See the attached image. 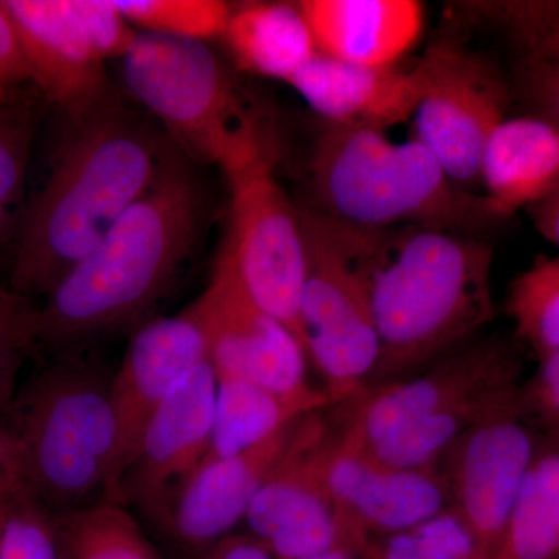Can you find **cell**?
I'll list each match as a JSON object with an SVG mask.
<instances>
[{
	"mask_svg": "<svg viewBox=\"0 0 559 559\" xmlns=\"http://www.w3.org/2000/svg\"><path fill=\"white\" fill-rule=\"evenodd\" d=\"M112 377L86 347L55 352L16 389L3 415L22 489L51 516L108 495L119 441Z\"/></svg>",
	"mask_w": 559,
	"mask_h": 559,
	"instance_id": "5",
	"label": "cell"
},
{
	"mask_svg": "<svg viewBox=\"0 0 559 559\" xmlns=\"http://www.w3.org/2000/svg\"><path fill=\"white\" fill-rule=\"evenodd\" d=\"M330 404L329 395L286 399L249 381L218 380L210 448L201 465L241 454L289 423Z\"/></svg>",
	"mask_w": 559,
	"mask_h": 559,
	"instance_id": "23",
	"label": "cell"
},
{
	"mask_svg": "<svg viewBox=\"0 0 559 559\" xmlns=\"http://www.w3.org/2000/svg\"><path fill=\"white\" fill-rule=\"evenodd\" d=\"M21 216L13 210L0 207V250L10 242H16L20 234Z\"/></svg>",
	"mask_w": 559,
	"mask_h": 559,
	"instance_id": "39",
	"label": "cell"
},
{
	"mask_svg": "<svg viewBox=\"0 0 559 559\" xmlns=\"http://www.w3.org/2000/svg\"><path fill=\"white\" fill-rule=\"evenodd\" d=\"M318 53L367 68H393L425 27L417 0H301Z\"/></svg>",
	"mask_w": 559,
	"mask_h": 559,
	"instance_id": "20",
	"label": "cell"
},
{
	"mask_svg": "<svg viewBox=\"0 0 559 559\" xmlns=\"http://www.w3.org/2000/svg\"><path fill=\"white\" fill-rule=\"evenodd\" d=\"M535 229L559 249V182L549 194L527 210Z\"/></svg>",
	"mask_w": 559,
	"mask_h": 559,
	"instance_id": "37",
	"label": "cell"
},
{
	"mask_svg": "<svg viewBox=\"0 0 559 559\" xmlns=\"http://www.w3.org/2000/svg\"><path fill=\"white\" fill-rule=\"evenodd\" d=\"M121 61L128 92L193 164L224 175L271 153L266 132L207 43L140 33Z\"/></svg>",
	"mask_w": 559,
	"mask_h": 559,
	"instance_id": "7",
	"label": "cell"
},
{
	"mask_svg": "<svg viewBox=\"0 0 559 559\" xmlns=\"http://www.w3.org/2000/svg\"><path fill=\"white\" fill-rule=\"evenodd\" d=\"M201 559H274V557L253 536L229 535L210 547Z\"/></svg>",
	"mask_w": 559,
	"mask_h": 559,
	"instance_id": "36",
	"label": "cell"
},
{
	"mask_svg": "<svg viewBox=\"0 0 559 559\" xmlns=\"http://www.w3.org/2000/svg\"><path fill=\"white\" fill-rule=\"evenodd\" d=\"M559 182V127L540 116L507 117L480 165L484 197L502 218L528 210Z\"/></svg>",
	"mask_w": 559,
	"mask_h": 559,
	"instance_id": "21",
	"label": "cell"
},
{
	"mask_svg": "<svg viewBox=\"0 0 559 559\" xmlns=\"http://www.w3.org/2000/svg\"><path fill=\"white\" fill-rule=\"evenodd\" d=\"M288 84L323 123L385 132L414 119L426 73L421 61L411 70L367 68L316 53Z\"/></svg>",
	"mask_w": 559,
	"mask_h": 559,
	"instance_id": "19",
	"label": "cell"
},
{
	"mask_svg": "<svg viewBox=\"0 0 559 559\" xmlns=\"http://www.w3.org/2000/svg\"><path fill=\"white\" fill-rule=\"evenodd\" d=\"M307 559H355L352 558V555L348 551L344 550H330L325 551V554L316 555V557L307 558Z\"/></svg>",
	"mask_w": 559,
	"mask_h": 559,
	"instance_id": "40",
	"label": "cell"
},
{
	"mask_svg": "<svg viewBox=\"0 0 559 559\" xmlns=\"http://www.w3.org/2000/svg\"><path fill=\"white\" fill-rule=\"evenodd\" d=\"M322 411L297 423L277 465L261 485L245 521L272 557L307 559L345 550L329 485L326 460L336 428Z\"/></svg>",
	"mask_w": 559,
	"mask_h": 559,
	"instance_id": "11",
	"label": "cell"
},
{
	"mask_svg": "<svg viewBox=\"0 0 559 559\" xmlns=\"http://www.w3.org/2000/svg\"><path fill=\"white\" fill-rule=\"evenodd\" d=\"M492 559H559V450L538 452Z\"/></svg>",
	"mask_w": 559,
	"mask_h": 559,
	"instance_id": "24",
	"label": "cell"
},
{
	"mask_svg": "<svg viewBox=\"0 0 559 559\" xmlns=\"http://www.w3.org/2000/svg\"><path fill=\"white\" fill-rule=\"evenodd\" d=\"M230 226L226 246L242 286L259 307L300 342L305 241L299 205L274 175V153H263L226 175ZM307 355V353H305Z\"/></svg>",
	"mask_w": 559,
	"mask_h": 559,
	"instance_id": "9",
	"label": "cell"
},
{
	"mask_svg": "<svg viewBox=\"0 0 559 559\" xmlns=\"http://www.w3.org/2000/svg\"><path fill=\"white\" fill-rule=\"evenodd\" d=\"M536 457L538 448L521 393L520 400L469 430L441 459L450 510L468 528L485 559L499 550Z\"/></svg>",
	"mask_w": 559,
	"mask_h": 559,
	"instance_id": "14",
	"label": "cell"
},
{
	"mask_svg": "<svg viewBox=\"0 0 559 559\" xmlns=\"http://www.w3.org/2000/svg\"><path fill=\"white\" fill-rule=\"evenodd\" d=\"M358 230L380 340L369 388L418 374L495 319L485 238L411 226Z\"/></svg>",
	"mask_w": 559,
	"mask_h": 559,
	"instance_id": "3",
	"label": "cell"
},
{
	"mask_svg": "<svg viewBox=\"0 0 559 559\" xmlns=\"http://www.w3.org/2000/svg\"><path fill=\"white\" fill-rule=\"evenodd\" d=\"M13 495V492H11ZM11 495H0V536H2L3 524H5L7 511Z\"/></svg>",
	"mask_w": 559,
	"mask_h": 559,
	"instance_id": "41",
	"label": "cell"
},
{
	"mask_svg": "<svg viewBox=\"0 0 559 559\" xmlns=\"http://www.w3.org/2000/svg\"><path fill=\"white\" fill-rule=\"evenodd\" d=\"M33 83L9 10L0 0V94Z\"/></svg>",
	"mask_w": 559,
	"mask_h": 559,
	"instance_id": "35",
	"label": "cell"
},
{
	"mask_svg": "<svg viewBox=\"0 0 559 559\" xmlns=\"http://www.w3.org/2000/svg\"><path fill=\"white\" fill-rule=\"evenodd\" d=\"M33 84L62 117H75L112 94L106 62L92 47L73 0H3Z\"/></svg>",
	"mask_w": 559,
	"mask_h": 559,
	"instance_id": "17",
	"label": "cell"
},
{
	"mask_svg": "<svg viewBox=\"0 0 559 559\" xmlns=\"http://www.w3.org/2000/svg\"><path fill=\"white\" fill-rule=\"evenodd\" d=\"M60 559H162L134 514L103 502L51 516Z\"/></svg>",
	"mask_w": 559,
	"mask_h": 559,
	"instance_id": "26",
	"label": "cell"
},
{
	"mask_svg": "<svg viewBox=\"0 0 559 559\" xmlns=\"http://www.w3.org/2000/svg\"><path fill=\"white\" fill-rule=\"evenodd\" d=\"M68 121L49 176L21 215L10 288L47 297L159 175L170 139L116 92Z\"/></svg>",
	"mask_w": 559,
	"mask_h": 559,
	"instance_id": "1",
	"label": "cell"
},
{
	"mask_svg": "<svg viewBox=\"0 0 559 559\" xmlns=\"http://www.w3.org/2000/svg\"><path fill=\"white\" fill-rule=\"evenodd\" d=\"M0 559H60L51 514L24 491L10 496Z\"/></svg>",
	"mask_w": 559,
	"mask_h": 559,
	"instance_id": "32",
	"label": "cell"
},
{
	"mask_svg": "<svg viewBox=\"0 0 559 559\" xmlns=\"http://www.w3.org/2000/svg\"><path fill=\"white\" fill-rule=\"evenodd\" d=\"M498 11L520 44L524 94L538 116L559 127V3H510Z\"/></svg>",
	"mask_w": 559,
	"mask_h": 559,
	"instance_id": "25",
	"label": "cell"
},
{
	"mask_svg": "<svg viewBox=\"0 0 559 559\" xmlns=\"http://www.w3.org/2000/svg\"><path fill=\"white\" fill-rule=\"evenodd\" d=\"M47 108L49 102L33 83L0 94V207H20L33 142Z\"/></svg>",
	"mask_w": 559,
	"mask_h": 559,
	"instance_id": "27",
	"label": "cell"
},
{
	"mask_svg": "<svg viewBox=\"0 0 559 559\" xmlns=\"http://www.w3.org/2000/svg\"><path fill=\"white\" fill-rule=\"evenodd\" d=\"M305 241L300 325L308 364L325 381L331 404L369 388L380 340L360 259L358 227L299 205Z\"/></svg>",
	"mask_w": 559,
	"mask_h": 559,
	"instance_id": "8",
	"label": "cell"
},
{
	"mask_svg": "<svg viewBox=\"0 0 559 559\" xmlns=\"http://www.w3.org/2000/svg\"><path fill=\"white\" fill-rule=\"evenodd\" d=\"M38 318L31 297L0 286V418L16 393L22 366L39 348Z\"/></svg>",
	"mask_w": 559,
	"mask_h": 559,
	"instance_id": "30",
	"label": "cell"
},
{
	"mask_svg": "<svg viewBox=\"0 0 559 559\" xmlns=\"http://www.w3.org/2000/svg\"><path fill=\"white\" fill-rule=\"evenodd\" d=\"M426 87L415 110V135L462 189L480 187L492 131L507 119L510 87L484 55L433 43L423 55Z\"/></svg>",
	"mask_w": 559,
	"mask_h": 559,
	"instance_id": "10",
	"label": "cell"
},
{
	"mask_svg": "<svg viewBox=\"0 0 559 559\" xmlns=\"http://www.w3.org/2000/svg\"><path fill=\"white\" fill-rule=\"evenodd\" d=\"M301 418L241 454L201 465L183 488L162 532L180 549L200 558L229 536L231 528L245 520Z\"/></svg>",
	"mask_w": 559,
	"mask_h": 559,
	"instance_id": "18",
	"label": "cell"
},
{
	"mask_svg": "<svg viewBox=\"0 0 559 559\" xmlns=\"http://www.w3.org/2000/svg\"><path fill=\"white\" fill-rule=\"evenodd\" d=\"M17 489H22L20 457L10 430L0 418V495H11Z\"/></svg>",
	"mask_w": 559,
	"mask_h": 559,
	"instance_id": "38",
	"label": "cell"
},
{
	"mask_svg": "<svg viewBox=\"0 0 559 559\" xmlns=\"http://www.w3.org/2000/svg\"><path fill=\"white\" fill-rule=\"evenodd\" d=\"M198 300L210 334L209 362L218 380L249 381L286 399L326 395L308 384L300 342L249 296L224 245Z\"/></svg>",
	"mask_w": 559,
	"mask_h": 559,
	"instance_id": "13",
	"label": "cell"
},
{
	"mask_svg": "<svg viewBox=\"0 0 559 559\" xmlns=\"http://www.w3.org/2000/svg\"><path fill=\"white\" fill-rule=\"evenodd\" d=\"M209 353L207 322L198 299L178 314L146 320L134 330L112 377L119 441L108 495L134 457L140 439L162 401L180 378L209 362Z\"/></svg>",
	"mask_w": 559,
	"mask_h": 559,
	"instance_id": "16",
	"label": "cell"
},
{
	"mask_svg": "<svg viewBox=\"0 0 559 559\" xmlns=\"http://www.w3.org/2000/svg\"><path fill=\"white\" fill-rule=\"evenodd\" d=\"M140 33L207 43L226 32L234 3L224 0H114Z\"/></svg>",
	"mask_w": 559,
	"mask_h": 559,
	"instance_id": "29",
	"label": "cell"
},
{
	"mask_svg": "<svg viewBox=\"0 0 559 559\" xmlns=\"http://www.w3.org/2000/svg\"><path fill=\"white\" fill-rule=\"evenodd\" d=\"M522 371L510 341L469 342L409 380L347 401L341 440L392 468H436L469 430L521 399Z\"/></svg>",
	"mask_w": 559,
	"mask_h": 559,
	"instance_id": "4",
	"label": "cell"
},
{
	"mask_svg": "<svg viewBox=\"0 0 559 559\" xmlns=\"http://www.w3.org/2000/svg\"><path fill=\"white\" fill-rule=\"evenodd\" d=\"M311 210L362 229L425 227L485 238L502 223L484 194L462 189L423 143L323 123L307 164Z\"/></svg>",
	"mask_w": 559,
	"mask_h": 559,
	"instance_id": "6",
	"label": "cell"
},
{
	"mask_svg": "<svg viewBox=\"0 0 559 559\" xmlns=\"http://www.w3.org/2000/svg\"><path fill=\"white\" fill-rule=\"evenodd\" d=\"M509 312L518 341L538 359L559 349V257L540 259L513 280Z\"/></svg>",
	"mask_w": 559,
	"mask_h": 559,
	"instance_id": "28",
	"label": "cell"
},
{
	"mask_svg": "<svg viewBox=\"0 0 559 559\" xmlns=\"http://www.w3.org/2000/svg\"><path fill=\"white\" fill-rule=\"evenodd\" d=\"M221 39L242 72L286 84L318 53L299 2L235 3Z\"/></svg>",
	"mask_w": 559,
	"mask_h": 559,
	"instance_id": "22",
	"label": "cell"
},
{
	"mask_svg": "<svg viewBox=\"0 0 559 559\" xmlns=\"http://www.w3.org/2000/svg\"><path fill=\"white\" fill-rule=\"evenodd\" d=\"M216 392L218 378L210 362L180 378L154 412L134 457L106 500L139 510L162 532L207 457Z\"/></svg>",
	"mask_w": 559,
	"mask_h": 559,
	"instance_id": "12",
	"label": "cell"
},
{
	"mask_svg": "<svg viewBox=\"0 0 559 559\" xmlns=\"http://www.w3.org/2000/svg\"><path fill=\"white\" fill-rule=\"evenodd\" d=\"M193 165L171 143L150 189L39 307V347H86L145 323L200 241L205 197Z\"/></svg>",
	"mask_w": 559,
	"mask_h": 559,
	"instance_id": "2",
	"label": "cell"
},
{
	"mask_svg": "<svg viewBox=\"0 0 559 559\" xmlns=\"http://www.w3.org/2000/svg\"><path fill=\"white\" fill-rule=\"evenodd\" d=\"M84 32L103 61L123 60L139 32L114 0H73Z\"/></svg>",
	"mask_w": 559,
	"mask_h": 559,
	"instance_id": "33",
	"label": "cell"
},
{
	"mask_svg": "<svg viewBox=\"0 0 559 559\" xmlns=\"http://www.w3.org/2000/svg\"><path fill=\"white\" fill-rule=\"evenodd\" d=\"M528 419H538L559 433V349L539 359L538 370L522 384Z\"/></svg>",
	"mask_w": 559,
	"mask_h": 559,
	"instance_id": "34",
	"label": "cell"
},
{
	"mask_svg": "<svg viewBox=\"0 0 559 559\" xmlns=\"http://www.w3.org/2000/svg\"><path fill=\"white\" fill-rule=\"evenodd\" d=\"M326 485L347 551L369 543L371 536L399 535L450 509L439 466L400 469L382 465L345 444L340 428L326 460Z\"/></svg>",
	"mask_w": 559,
	"mask_h": 559,
	"instance_id": "15",
	"label": "cell"
},
{
	"mask_svg": "<svg viewBox=\"0 0 559 559\" xmlns=\"http://www.w3.org/2000/svg\"><path fill=\"white\" fill-rule=\"evenodd\" d=\"M382 559H485L476 540L450 509L417 527L384 538Z\"/></svg>",
	"mask_w": 559,
	"mask_h": 559,
	"instance_id": "31",
	"label": "cell"
}]
</instances>
